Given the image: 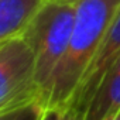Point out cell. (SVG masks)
Instances as JSON below:
<instances>
[{
  "mask_svg": "<svg viewBox=\"0 0 120 120\" xmlns=\"http://www.w3.org/2000/svg\"><path fill=\"white\" fill-rule=\"evenodd\" d=\"M64 109L58 106H47L40 120H62Z\"/></svg>",
  "mask_w": 120,
  "mask_h": 120,
  "instance_id": "obj_9",
  "label": "cell"
},
{
  "mask_svg": "<svg viewBox=\"0 0 120 120\" xmlns=\"http://www.w3.org/2000/svg\"><path fill=\"white\" fill-rule=\"evenodd\" d=\"M58 2H65V3H76L78 0H58Z\"/></svg>",
  "mask_w": 120,
  "mask_h": 120,
  "instance_id": "obj_12",
  "label": "cell"
},
{
  "mask_svg": "<svg viewBox=\"0 0 120 120\" xmlns=\"http://www.w3.org/2000/svg\"><path fill=\"white\" fill-rule=\"evenodd\" d=\"M119 58H120V10L117 11L113 23L110 24L99 49L96 51L85 75L81 79V83L74 98L68 105H74L86 112L93 93L96 92L100 82L103 81L106 74L110 71V68Z\"/></svg>",
  "mask_w": 120,
  "mask_h": 120,
  "instance_id": "obj_4",
  "label": "cell"
},
{
  "mask_svg": "<svg viewBox=\"0 0 120 120\" xmlns=\"http://www.w3.org/2000/svg\"><path fill=\"white\" fill-rule=\"evenodd\" d=\"M75 13V3L45 0L21 34L34 55V79L44 103L51 76L68 49Z\"/></svg>",
  "mask_w": 120,
  "mask_h": 120,
  "instance_id": "obj_2",
  "label": "cell"
},
{
  "mask_svg": "<svg viewBox=\"0 0 120 120\" xmlns=\"http://www.w3.org/2000/svg\"><path fill=\"white\" fill-rule=\"evenodd\" d=\"M47 105L41 99H35L23 106L0 113V120H40Z\"/></svg>",
  "mask_w": 120,
  "mask_h": 120,
  "instance_id": "obj_7",
  "label": "cell"
},
{
  "mask_svg": "<svg viewBox=\"0 0 120 120\" xmlns=\"http://www.w3.org/2000/svg\"><path fill=\"white\" fill-rule=\"evenodd\" d=\"M120 110V75L107 74L93 93L85 120H103Z\"/></svg>",
  "mask_w": 120,
  "mask_h": 120,
  "instance_id": "obj_6",
  "label": "cell"
},
{
  "mask_svg": "<svg viewBox=\"0 0 120 120\" xmlns=\"http://www.w3.org/2000/svg\"><path fill=\"white\" fill-rule=\"evenodd\" d=\"M41 99L34 79V55L19 35L0 44V113ZM44 102V100H42Z\"/></svg>",
  "mask_w": 120,
  "mask_h": 120,
  "instance_id": "obj_3",
  "label": "cell"
},
{
  "mask_svg": "<svg viewBox=\"0 0 120 120\" xmlns=\"http://www.w3.org/2000/svg\"><path fill=\"white\" fill-rule=\"evenodd\" d=\"M103 120H120V110L113 113V114H110V116H107V117H105Z\"/></svg>",
  "mask_w": 120,
  "mask_h": 120,
  "instance_id": "obj_11",
  "label": "cell"
},
{
  "mask_svg": "<svg viewBox=\"0 0 120 120\" xmlns=\"http://www.w3.org/2000/svg\"><path fill=\"white\" fill-rule=\"evenodd\" d=\"M45 0H0V44L19 37Z\"/></svg>",
  "mask_w": 120,
  "mask_h": 120,
  "instance_id": "obj_5",
  "label": "cell"
},
{
  "mask_svg": "<svg viewBox=\"0 0 120 120\" xmlns=\"http://www.w3.org/2000/svg\"><path fill=\"white\" fill-rule=\"evenodd\" d=\"M107 74H114V75H120V58L117 59V61L113 64V67L110 68V71L107 72ZM106 74V75H107Z\"/></svg>",
  "mask_w": 120,
  "mask_h": 120,
  "instance_id": "obj_10",
  "label": "cell"
},
{
  "mask_svg": "<svg viewBox=\"0 0 120 120\" xmlns=\"http://www.w3.org/2000/svg\"><path fill=\"white\" fill-rule=\"evenodd\" d=\"M86 112L74 106V105H68L67 107H64V114H62V120H85Z\"/></svg>",
  "mask_w": 120,
  "mask_h": 120,
  "instance_id": "obj_8",
  "label": "cell"
},
{
  "mask_svg": "<svg viewBox=\"0 0 120 120\" xmlns=\"http://www.w3.org/2000/svg\"><path fill=\"white\" fill-rule=\"evenodd\" d=\"M75 23L65 55L51 76L45 105L65 107L120 10V0H78Z\"/></svg>",
  "mask_w": 120,
  "mask_h": 120,
  "instance_id": "obj_1",
  "label": "cell"
}]
</instances>
